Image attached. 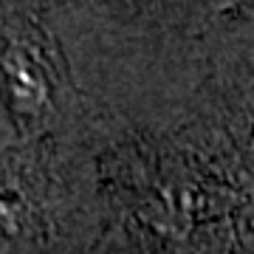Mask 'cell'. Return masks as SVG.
Returning a JSON list of instances; mask_svg holds the SVG:
<instances>
[{
	"instance_id": "cell-1",
	"label": "cell",
	"mask_w": 254,
	"mask_h": 254,
	"mask_svg": "<svg viewBox=\"0 0 254 254\" xmlns=\"http://www.w3.org/2000/svg\"><path fill=\"white\" fill-rule=\"evenodd\" d=\"M240 235H243V240H246V249L254 252V209L252 212H246L243 223H240Z\"/></svg>"
}]
</instances>
